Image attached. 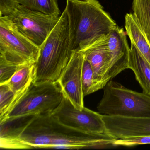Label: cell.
<instances>
[{"label":"cell","mask_w":150,"mask_h":150,"mask_svg":"<svg viewBox=\"0 0 150 150\" xmlns=\"http://www.w3.org/2000/svg\"><path fill=\"white\" fill-rule=\"evenodd\" d=\"M132 10L133 16L150 45V0H133Z\"/></svg>","instance_id":"obj_16"},{"label":"cell","mask_w":150,"mask_h":150,"mask_svg":"<svg viewBox=\"0 0 150 150\" xmlns=\"http://www.w3.org/2000/svg\"><path fill=\"white\" fill-rule=\"evenodd\" d=\"M131 44L128 68L134 73L143 93L150 96V64L136 46Z\"/></svg>","instance_id":"obj_13"},{"label":"cell","mask_w":150,"mask_h":150,"mask_svg":"<svg viewBox=\"0 0 150 150\" xmlns=\"http://www.w3.org/2000/svg\"><path fill=\"white\" fill-rule=\"evenodd\" d=\"M126 33L117 25L103 39L111 59L108 71L110 80L128 68L130 48Z\"/></svg>","instance_id":"obj_11"},{"label":"cell","mask_w":150,"mask_h":150,"mask_svg":"<svg viewBox=\"0 0 150 150\" xmlns=\"http://www.w3.org/2000/svg\"><path fill=\"white\" fill-rule=\"evenodd\" d=\"M147 144H150V136L116 139L114 143L115 146H124L129 147Z\"/></svg>","instance_id":"obj_21"},{"label":"cell","mask_w":150,"mask_h":150,"mask_svg":"<svg viewBox=\"0 0 150 150\" xmlns=\"http://www.w3.org/2000/svg\"><path fill=\"white\" fill-rule=\"evenodd\" d=\"M7 83L0 85V121L3 120L21 100Z\"/></svg>","instance_id":"obj_18"},{"label":"cell","mask_w":150,"mask_h":150,"mask_svg":"<svg viewBox=\"0 0 150 150\" xmlns=\"http://www.w3.org/2000/svg\"><path fill=\"white\" fill-rule=\"evenodd\" d=\"M35 64L25 65L18 70L7 83L15 95L23 98L33 83L35 74Z\"/></svg>","instance_id":"obj_15"},{"label":"cell","mask_w":150,"mask_h":150,"mask_svg":"<svg viewBox=\"0 0 150 150\" xmlns=\"http://www.w3.org/2000/svg\"><path fill=\"white\" fill-rule=\"evenodd\" d=\"M40 48L23 35L7 16H0V58L18 65L35 64Z\"/></svg>","instance_id":"obj_6"},{"label":"cell","mask_w":150,"mask_h":150,"mask_svg":"<svg viewBox=\"0 0 150 150\" xmlns=\"http://www.w3.org/2000/svg\"><path fill=\"white\" fill-rule=\"evenodd\" d=\"M19 5L17 0H0V16L8 15Z\"/></svg>","instance_id":"obj_22"},{"label":"cell","mask_w":150,"mask_h":150,"mask_svg":"<svg viewBox=\"0 0 150 150\" xmlns=\"http://www.w3.org/2000/svg\"><path fill=\"white\" fill-rule=\"evenodd\" d=\"M63 96L57 81L32 83L18 104L0 123L8 119L51 114L60 104Z\"/></svg>","instance_id":"obj_5"},{"label":"cell","mask_w":150,"mask_h":150,"mask_svg":"<svg viewBox=\"0 0 150 150\" xmlns=\"http://www.w3.org/2000/svg\"><path fill=\"white\" fill-rule=\"evenodd\" d=\"M19 5L50 15L59 16L61 13L57 0H17Z\"/></svg>","instance_id":"obj_17"},{"label":"cell","mask_w":150,"mask_h":150,"mask_svg":"<svg viewBox=\"0 0 150 150\" xmlns=\"http://www.w3.org/2000/svg\"><path fill=\"white\" fill-rule=\"evenodd\" d=\"M64 10L69 21L73 52L93 46L117 26L98 0H67Z\"/></svg>","instance_id":"obj_2"},{"label":"cell","mask_w":150,"mask_h":150,"mask_svg":"<svg viewBox=\"0 0 150 150\" xmlns=\"http://www.w3.org/2000/svg\"><path fill=\"white\" fill-rule=\"evenodd\" d=\"M51 114L61 123L75 129L91 134H108L103 115L86 107L78 110L64 95Z\"/></svg>","instance_id":"obj_8"},{"label":"cell","mask_w":150,"mask_h":150,"mask_svg":"<svg viewBox=\"0 0 150 150\" xmlns=\"http://www.w3.org/2000/svg\"><path fill=\"white\" fill-rule=\"evenodd\" d=\"M97 107L102 115L132 118L150 117V96L110 81Z\"/></svg>","instance_id":"obj_4"},{"label":"cell","mask_w":150,"mask_h":150,"mask_svg":"<svg viewBox=\"0 0 150 150\" xmlns=\"http://www.w3.org/2000/svg\"><path fill=\"white\" fill-rule=\"evenodd\" d=\"M1 148L103 149L115 146L108 134L86 133L59 122L51 114L9 119L0 123Z\"/></svg>","instance_id":"obj_1"},{"label":"cell","mask_w":150,"mask_h":150,"mask_svg":"<svg viewBox=\"0 0 150 150\" xmlns=\"http://www.w3.org/2000/svg\"><path fill=\"white\" fill-rule=\"evenodd\" d=\"M81 83L84 96L95 92L94 85L93 73L92 67L89 62L85 58L82 66Z\"/></svg>","instance_id":"obj_19"},{"label":"cell","mask_w":150,"mask_h":150,"mask_svg":"<svg viewBox=\"0 0 150 150\" xmlns=\"http://www.w3.org/2000/svg\"><path fill=\"white\" fill-rule=\"evenodd\" d=\"M107 133L115 139L150 136V117L132 118L103 115Z\"/></svg>","instance_id":"obj_10"},{"label":"cell","mask_w":150,"mask_h":150,"mask_svg":"<svg viewBox=\"0 0 150 150\" xmlns=\"http://www.w3.org/2000/svg\"><path fill=\"white\" fill-rule=\"evenodd\" d=\"M35 64L33 83L57 81L70 61L71 47L68 16L64 10L60 19L43 43Z\"/></svg>","instance_id":"obj_3"},{"label":"cell","mask_w":150,"mask_h":150,"mask_svg":"<svg viewBox=\"0 0 150 150\" xmlns=\"http://www.w3.org/2000/svg\"><path fill=\"white\" fill-rule=\"evenodd\" d=\"M84 59V57L81 53L79 52H73L69 63L57 81L63 94L79 110H81L85 107V96L81 83Z\"/></svg>","instance_id":"obj_9"},{"label":"cell","mask_w":150,"mask_h":150,"mask_svg":"<svg viewBox=\"0 0 150 150\" xmlns=\"http://www.w3.org/2000/svg\"><path fill=\"white\" fill-rule=\"evenodd\" d=\"M103 39L93 46L79 51L92 67L95 92L103 89L110 81L108 71L111 59Z\"/></svg>","instance_id":"obj_12"},{"label":"cell","mask_w":150,"mask_h":150,"mask_svg":"<svg viewBox=\"0 0 150 150\" xmlns=\"http://www.w3.org/2000/svg\"><path fill=\"white\" fill-rule=\"evenodd\" d=\"M24 65H18L0 58V85L6 83Z\"/></svg>","instance_id":"obj_20"},{"label":"cell","mask_w":150,"mask_h":150,"mask_svg":"<svg viewBox=\"0 0 150 150\" xmlns=\"http://www.w3.org/2000/svg\"><path fill=\"white\" fill-rule=\"evenodd\" d=\"M7 16L21 33L39 47L56 26L60 16L46 14L19 5Z\"/></svg>","instance_id":"obj_7"},{"label":"cell","mask_w":150,"mask_h":150,"mask_svg":"<svg viewBox=\"0 0 150 150\" xmlns=\"http://www.w3.org/2000/svg\"><path fill=\"white\" fill-rule=\"evenodd\" d=\"M126 34L133 44L150 64V45L132 13L125 16Z\"/></svg>","instance_id":"obj_14"}]
</instances>
